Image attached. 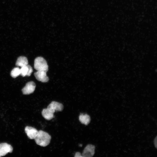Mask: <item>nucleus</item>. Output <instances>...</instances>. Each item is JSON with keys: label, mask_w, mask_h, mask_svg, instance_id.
<instances>
[{"label": "nucleus", "mask_w": 157, "mask_h": 157, "mask_svg": "<svg viewBox=\"0 0 157 157\" xmlns=\"http://www.w3.org/2000/svg\"><path fill=\"white\" fill-rule=\"evenodd\" d=\"M33 71L32 68L31 66L27 65L21 67L20 69V75L23 77L30 76Z\"/></svg>", "instance_id": "obj_9"}, {"label": "nucleus", "mask_w": 157, "mask_h": 157, "mask_svg": "<svg viewBox=\"0 0 157 157\" xmlns=\"http://www.w3.org/2000/svg\"><path fill=\"white\" fill-rule=\"evenodd\" d=\"M79 119L82 124L87 125L90 121V117L86 114H83L81 113L79 116Z\"/></svg>", "instance_id": "obj_12"}, {"label": "nucleus", "mask_w": 157, "mask_h": 157, "mask_svg": "<svg viewBox=\"0 0 157 157\" xmlns=\"http://www.w3.org/2000/svg\"><path fill=\"white\" fill-rule=\"evenodd\" d=\"M94 146L91 144L87 145L83 150L82 156L83 157H91L94 154Z\"/></svg>", "instance_id": "obj_5"}, {"label": "nucleus", "mask_w": 157, "mask_h": 157, "mask_svg": "<svg viewBox=\"0 0 157 157\" xmlns=\"http://www.w3.org/2000/svg\"><path fill=\"white\" fill-rule=\"evenodd\" d=\"M13 148L10 145L6 143H0V157L6 155L8 153H11Z\"/></svg>", "instance_id": "obj_3"}, {"label": "nucleus", "mask_w": 157, "mask_h": 157, "mask_svg": "<svg viewBox=\"0 0 157 157\" xmlns=\"http://www.w3.org/2000/svg\"><path fill=\"white\" fill-rule=\"evenodd\" d=\"M24 130L28 137L31 139H34L38 132L35 128L28 126L25 127Z\"/></svg>", "instance_id": "obj_7"}, {"label": "nucleus", "mask_w": 157, "mask_h": 157, "mask_svg": "<svg viewBox=\"0 0 157 157\" xmlns=\"http://www.w3.org/2000/svg\"><path fill=\"white\" fill-rule=\"evenodd\" d=\"M20 75V69L18 67L13 68L10 72L11 76L14 78H15Z\"/></svg>", "instance_id": "obj_13"}, {"label": "nucleus", "mask_w": 157, "mask_h": 157, "mask_svg": "<svg viewBox=\"0 0 157 157\" xmlns=\"http://www.w3.org/2000/svg\"><path fill=\"white\" fill-rule=\"evenodd\" d=\"M34 67L37 71L47 72L48 70V66L46 60L41 57L35 58L34 60Z\"/></svg>", "instance_id": "obj_2"}, {"label": "nucleus", "mask_w": 157, "mask_h": 157, "mask_svg": "<svg viewBox=\"0 0 157 157\" xmlns=\"http://www.w3.org/2000/svg\"><path fill=\"white\" fill-rule=\"evenodd\" d=\"M79 146H80V147H81L82 146V145L81 144H80L79 145Z\"/></svg>", "instance_id": "obj_16"}, {"label": "nucleus", "mask_w": 157, "mask_h": 157, "mask_svg": "<svg viewBox=\"0 0 157 157\" xmlns=\"http://www.w3.org/2000/svg\"><path fill=\"white\" fill-rule=\"evenodd\" d=\"M28 62L27 58L24 56L19 57L16 62V65L21 67L28 65Z\"/></svg>", "instance_id": "obj_11"}, {"label": "nucleus", "mask_w": 157, "mask_h": 157, "mask_svg": "<svg viewBox=\"0 0 157 157\" xmlns=\"http://www.w3.org/2000/svg\"><path fill=\"white\" fill-rule=\"evenodd\" d=\"M154 143L156 147H157V136L154 139Z\"/></svg>", "instance_id": "obj_15"}, {"label": "nucleus", "mask_w": 157, "mask_h": 157, "mask_svg": "<svg viewBox=\"0 0 157 157\" xmlns=\"http://www.w3.org/2000/svg\"><path fill=\"white\" fill-rule=\"evenodd\" d=\"M63 106L61 103L55 101H52L48 106L47 108L53 113L56 111H61L63 109Z\"/></svg>", "instance_id": "obj_6"}, {"label": "nucleus", "mask_w": 157, "mask_h": 157, "mask_svg": "<svg viewBox=\"0 0 157 157\" xmlns=\"http://www.w3.org/2000/svg\"><path fill=\"white\" fill-rule=\"evenodd\" d=\"M74 156L76 157H82V156L79 152H77L76 153Z\"/></svg>", "instance_id": "obj_14"}, {"label": "nucleus", "mask_w": 157, "mask_h": 157, "mask_svg": "<svg viewBox=\"0 0 157 157\" xmlns=\"http://www.w3.org/2000/svg\"><path fill=\"white\" fill-rule=\"evenodd\" d=\"M53 113L51 110L47 108L44 109L42 112V116L46 119L50 120L54 117Z\"/></svg>", "instance_id": "obj_10"}, {"label": "nucleus", "mask_w": 157, "mask_h": 157, "mask_svg": "<svg viewBox=\"0 0 157 157\" xmlns=\"http://www.w3.org/2000/svg\"><path fill=\"white\" fill-rule=\"evenodd\" d=\"M46 72L44 71H37L34 74L36 79L38 81L42 82H47L49 80Z\"/></svg>", "instance_id": "obj_8"}, {"label": "nucleus", "mask_w": 157, "mask_h": 157, "mask_svg": "<svg viewBox=\"0 0 157 157\" xmlns=\"http://www.w3.org/2000/svg\"><path fill=\"white\" fill-rule=\"evenodd\" d=\"M36 85L33 81H30L26 83L22 91L23 94L27 95L33 93L34 91Z\"/></svg>", "instance_id": "obj_4"}, {"label": "nucleus", "mask_w": 157, "mask_h": 157, "mask_svg": "<svg viewBox=\"0 0 157 157\" xmlns=\"http://www.w3.org/2000/svg\"><path fill=\"white\" fill-rule=\"evenodd\" d=\"M51 138V136L48 133L41 130L38 131L34 140L38 145L45 147L49 144Z\"/></svg>", "instance_id": "obj_1"}]
</instances>
